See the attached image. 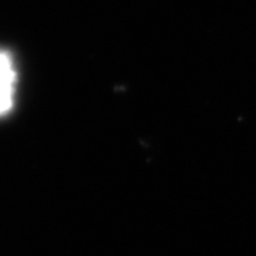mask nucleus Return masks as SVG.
Masks as SVG:
<instances>
[{
    "mask_svg": "<svg viewBox=\"0 0 256 256\" xmlns=\"http://www.w3.org/2000/svg\"><path fill=\"white\" fill-rule=\"evenodd\" d=\"M18 72L10 52L0 48V117L8 116L14 107Z\"/></svg>",
    "mask_w": 256,
    "mask_h": 256,
    "instance_id": "1",
    "label": "nucleus"
}]
</instances>
